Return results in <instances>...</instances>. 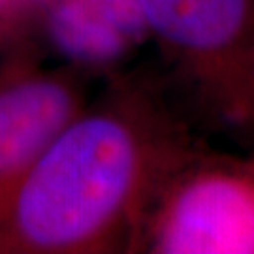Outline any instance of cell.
<instances>
[{
    "label": "cell",
    "instance_id": "obj_1",
    "mask_svg": "<svg viewBox=\"0 0 254 254\" xmlns=\"http://www.w3.org/2000/svg\"><path fill=\"white\" fill-rule=\"evenodd\" d=\"M198 143L164 91L115 72L0 194V254L136 253L166 175Z\"/></svg>",
    "mask_w": 254,
    "mask_h": 254
},
{
    "label": "cell",
    "instance_id": "obj_2",
    "mask_svg": "<svg viewBox=\"0 0 254 254\" xmlns=\"http://www.w3.org/2000/svg\"><path fill=\"white\" fill-rule=\"evenodd\" d=\"M149 40L196 108L254 139V0H139Z\"/></svg>",
    "mask_w": 254,
    "mask_h": 254
},
{
    "label": "cell",
    "instance_id": "obj_3",
    "mask_svg": "<svg viewBox=\"0 0 254 254\" xmlns=\"http://www.w3.org/2000/svg\"><path fill=\"white\" fill-rule=\"evenodd\" d=\"M136 253L254 254V154L198 141L149 203Z\"/></svg>",
    "mask_w": 254,
    "mask_h": 254
},
{
    "label": "cell",
    "instance_id": "obj_4",
    "mask_svg": "<svg viewBox=\"0 0 254 254\" xmlns=\"http://www.w3.org/2000/svg\"><path fill=\"white\" fill-rule=\"evenodd\" d=\"M92 77L73 64H47L34 42L0 55V194L91 100Z\"/></svg>",
    "mask_w": 254,
    "mask_h": 254
},
{
    "label": "cell",
    "instance_id": "obj_5",
    "mask_svg": "<svg viewBox=\"0 0 254 254\" xmlns=\"http://www.w3.org/2000/svg\"><path fill=\"white\" fill-rule=\"evenodd\" d=\"M34 38L92 75L119 72L139 47L91 0H38Z\"/></svg>",
    "mask_w": 254,
    "mask_h": 254
},
{
    "label": "cell",
    "instance_id": "obj_6",
    "mask_svg": "<svg viewBox=\"0 0 254 254\" xmlns=\"http://www.w3.org/2000/svg\"><path fill=\"white\" fill-rule=\"evenodd\" d=\"M38 0H0V55L25 46L36 44Z\"/></svg>",
    "mask_w": 254,
    "mask_h": 254
}]
</instances>
